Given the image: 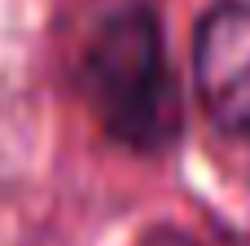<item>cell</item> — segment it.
Here are the masks:
<instances>
[{"instance_id":"1","label":"cell","mask_w":250,"mask_h":246,"mask_svg":"<svg viewBox=\"0 0 250 246\" xmlns=\"http://www.w3.org/2000/svg\"><path fill=\"white\" fill-rule=\"evenodd\" d=\"M79 92L105 136L132 150H163L180 132V92L167 66L163 26L149 4L127 0L110 9L83 53H79Z\"/></svg>"},{"instance_id":"2","label":"cell","mask_w":250,"mask_h":246,"mask_svg":"<svg viewBox=\"0 0 250 246\" xmlns=\"http://www.w3.org/2000/svg\"><path fill=\"white\" fill-rule=\"evenodd\" d=\"M193 88L211 128L250 154V4H215L202 18Z\"/></svg>"}]
</instances>
